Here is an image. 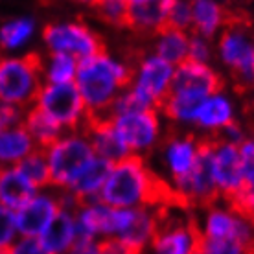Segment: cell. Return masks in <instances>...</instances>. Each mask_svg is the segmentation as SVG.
Returning a JSON list of instances; mask_svg holds the SVG:
<instances>
[{
  "mask_svg": "<svg viewBox=\"0 0 254 254\" xmlns=\"http://www.w3.org/2000/svg\"><path fill=\"white\" fill-rule=\"evenodd\" d=\"M229 13L216 0H191V32L214 39L229 24Z\"/></svg>",
  "mask_w": 254,
  "mask_h": 254,
  "instance_id": "7402d4cb",
  "label": "cell"
},
{
  "mask_svg": "<svg viewBox=\"0 0 254 254\" xmlns=\"http://www.w3.org/2000/svg\"><path fill=\"white\" fill-rule=\"evenodd\" d=\"M39 188L33 185L20 168L15 166H0V203L11 210L20 208Z\"/></svg>",
  "mask_w": 254,
  "mask_h": 254,
  "instance_id": "44dd1931",
  "label": "cell"
},
{
  "mask_svg": "<svg viewBox=\"0 0 254 254\" xmlns=\"http://www.w3.org/2000/svg\"><path fill=\"white\" fill-rule=\"evenodd\" d=\"M221 89V76L210 66V63H199V61L186 59L175 66L170 92H179V94L203 100L208 94Z\"/></svg>",
  "mask_w": 254,
  "mask_h": 254,
  "instance_id": "5bb4252c",
  "label": "cell"
},
{
  "mask_svg": "<svg viewBox=\"0 0 254 254\" xmlns=\"http://www.w3.org/2000/svg\"><path fill=\"white\" fill-rule=\"evenodd\" d=\"M203 100L191 98V96L186 94H179V92H170L166 96L164 102L160 103L159 111L160 115L166 116L168 120L177 124V126H193L199 103Z\"/></svg>",
  "mask_w": 254,
  "mask_h": 254,
  "instance_id": "83f0119b",
  "label": "cell"
},
{
  "mask_svg": "<svg viewBox=\"0 0 254 254\" xmlns=\"http://www.w3.org/2000/svg\"><path fill=\"white\" fill-rule=\"evenodd\" d=\"M37 149L32 134L22 124L0 129V166H15Z\"/></svg>",
  "mask_w": 254,
  "mask_h": 254,
  "instance_id": "cb8c5ba5",
  "label": "cell"
},
{
  "mask_svg": "<svg viewBox=\"0 0 254 254\" xmlns=\"http://www.w3.org/2000/svg\"><path fill=\"white\" fill-rule=\"evenodd\" d=\"M199 253L242 254L254 253V221L232 206L212 203L199 225Z\"/></svg>",
  "mask_w": 254,
  "mask_h": 254,
  "instance_id": "3957f363",
  "label": "cell"
},
{
  "mask_svg": "<svg viewBox=\"0 0 254 254\" xmlns=\"http://www.w3.org/2000/svg\"><path fill=\"white\" fill-rule=\"evenodd\" d=\"M33 105L52 118L63 131L85 129L90 120L89 109L74 81L43 83Z\"/></svg>",
  "mask_w": 254,
  "mask_h": 254,
  "instance_id": "8992f818",
  "label": "cell"
},
{
  "mask_svg": "<svg viewBox=\"0 0 254 254\" xmlns=\"http://www.w3.org/2000/svg\"><path fill=\"white\" fill-rule=\"evenodd\" d=\"M236 122V109L227 92L216 90L199 103L193 127L206 134L217 136L225 127Z\"/></svg>",
  "mask_w": 254,
  "mask_h": 254,
  "instance_id": "2e32d148",
  "label": "cell"
},
{
  "mask_svg": "<svg viewBox=\"0 0 254 254\" xmlns=\"http://www.w3.org/2000/svg\"><path fill=\"white\" fill-rule=\"evenodd\" d=\"M168 26L191 32V0H172Z\"/></svg>",
  "mask_w": 254,
  "mask_h": 254,
  "instance_id": "1f68e13d",
  "label": "cell"
},
{
  "mask_svg": "<svg viewBox=\"0 0 254 254\" xmlns=\"http://www.w3.org/2000/svg\"><path fill=\"white\" fill-rule=\"evenodd\" d=\"M85 133L89 134L96 155L113 162V164L126 159L127 155H131L126 144L120 140L118 133L115 131V127L111 126V122L105 116L103 118H90L89 124L85 126Z\"/></svg>",
  "mask_w": 254,
  "mask_h": 254,
  "instance_id": "d6986e66",
  "label": "cell"
},
{
  "mask_svg": "<svg viewBox=\"0 0 254 254\" xmlns=\"http://www.w3.org/2000/svg\"><path fill=\"white\" fill-rule=\"evenodd\" d=\"M19 236L15 210L0 203V254L11 253V247L15 245Z\"/></svg>",
  "mask_w": 254,
  "mask_h": 254,
  "instance_id": "f546056e",
  "label": "cell"
},
{
  "mask_svg": "<svg viewBox=\"0 0 254 254\" xmlns=\"http://www.w3.org/2000/svg\"><path fill=\"white\" fill-rule=\"evenodd\" d=\"M41 56L2 54L0 56V102L32 107L43 87Z\"/></svg>",
  "mask_w": 254,
  "mask_h": 254,
  "instance_id": "277c9868",
  "label": "cell"
},
{
  "mask_svg": "<svg viewBox=\"0 0 254 254\" xmlns=\"http://www.w3.org/2000/svg\"><path fill=\"white\" fill-rule=\"evenodd\" d=\"M113 162L102 159L94 155V159L90 160L89 164L83 168L81 172L77 173L76 179L68 185V188H64L66 191H70L72 195L77 199V203L83 201H90V199H98L100 191H102L103 185L109 177Z\"/></svg>",
  "mask_w": 254,
  "mask_h": 254,
  "instance_id": "ffe728a7",
  "label": "cell"
},
{
  "mask_svg": "<svg viewBox=\"0 0 254 254\" xmlns=\"http://www.w3.org/2000/svg\"><path fill=\"white\" fill-rule=\"evenodd\" d=\"M76 208H63L58 212V216L39 236L41 251L43 254H63L72 253L74 243L77 240V221Z\"/></svg>",
  "mask_w": 254,
  "mask_h": 254,
  "instance_id": "e0dca14e",
  "label": "cell"
},
{
  "mask_svg": "<svg viewBox=\"0 0 254 254\" xmlns=\"http://www.w3.org/2000/svg\"><path fill=\"white\" fill-rule=\"evenodd\" d=\"M214 56L212 48V39L203 37L199 33H190V46H188V59L199 61V63H210V59Z\"/></svg>",
  "mask_w": 254,
  "mask_h": 254,
  "instance_id": "d6a6232c",
  "label": "cell"
},
{
  "mask_svg": "<svg viewBox=\"0 0 254 254\" xmlns=\"http://www.w3.org/2000/svg\"><path fill=\"white\" fill-rule=\"evenodd\" d=\"M253 83H254V64H253Z\"/></svg>",
  "mask_w": 254,
  "mask_h": 254,
  "instance_id": "74e56055",
  "label": "cell"
},
{
  "mask_svg": "<svg viewBox=\"0 0 254 254\" xmlns=\"http://www.w3.org/2000/svg\"><path fill=\"white\" fill-rule=\"evenodd\" d=\"M37 33L33 17L20 15L0 22V54H20L28 48Z\"/></svg>",
  "mask_w": 254,
  "mask_h": 254,
  "instance_id": "603a6c76",
  "label": "cell"
},
{
  "mask_svg": "<svg viewBox=\"0 0 254 254\" xmlns=\"http://www.w3.org/2000/svg\"><path fill=\"white\" fill-rule=\"evenodd\" d=\"M11 253L15 254H43L39 238L33 236H19L15 245L11 247Z\"/></svg>",
  "mask_w": 254,
  "mask_h": 254,
  "instance_id": "d590c367",
  "label": "cell"
},
{
  "mask_svg": "<svg viewBox=\"0 0 254 254\" xmlns=\"http://www.w3.org/2000/svg\"><path fill=\"white\" fill-rule=\"evenodd\" d=\"M131 74L133 66L105 50L79 61L74 83L81 92L90 118L107 116L113 102L131 81Z\"/></svg>",
  "mask_w": 254,
  "mask_h": 254,
  "instance_id": "7a4b0ae2",
  "label": "cell"
},
{
  "mask_svg": "<svg viewBox=\"0 0 254 254\" xmlns=\"http://www.w3.org/2000/svg\"><path fill=\"white\" fill-rule=\"evenodd\" d=\"M159 229V208L157 206H134L116 208L115 236L124 249V254L142 253L151 247V242Z\"/></svg>",
  "mask_w": 254,
  "mask_h": 254,
  "instance_id": "ba28073f",
  "label": "cell"
},
{
  "mask_svg": "<svg viewBox=\"0 0 254 254\" xmlns=\"http://www.w3.org/2000/svg\"><path fill=\"white\" fill-rule=\"evenodd\" d=\"M61 208H63V203H61L59 188H54V186L39 188L20 208L15 210L19 234L39 238Z\"/></svg>",
  "mask_w": 254,
  "mask_h": 254,
  "instance_id": "4fadbf2b",
  "label": "cell"
},
{
  "mask_svg": "<svg viewBox=\"0 0 254 254\" xmlns=\"http://www.w3.org/2000/svg\"><path fill=\"white\" fill-rule=\"evenodd\" d=\"M22 126L26 127V131H28V133L32 134L35 146L41 147V149L48 147L54 140L59 138V136L64 133L63 129H61L56 122L52 120V118H48L43 111H39L35 105L26 109Z\"/></svg>",
  "mask_w": 254,
  "mask_h": 254,
  "instance_id": "4316f807",
  "label": "cell"
},
{
  "mask_svg": "<svg viewBox=\"0 0 254 254\" xmlns=\"http://www.w3.org/2000/svg\"><path fill=\"white\" fill-rule=\"evenodd\" d=\"M210 140V170L217 193L223 199L238 193L243 188V164L240 144L214 136Z\"/></svg>",
  "mask_w": 254,
  "mask_h": 254,
  "instance_id": "7c38bea8",
  "label": "cell"
},
{
  "mask_svg": "<svg viewBox=\"0 0 254 254\" xmlns=\"http://www.w3.org/2000/svg\"><path fill=\"white\" fill-rule=\"evenodd\" d=\"M105 118L115 127V131L131 155L144 157L160 142L162 120H160L159 109H136V111H127L118 115H109Z\"/></svg>",
  "mask_w": 254,
  "mask_h": 254,
  "instance_id": "52a82bcc",
  "label": "cell"
},
{
  "mask_svg": "<svg viewBox=\"0 0 254 254\" xmlns=\"http://www.w3.org/2000/svg\"><path fill=\"white\" fill-rule=\"evenodd\" d=\"M79 59L64 52H48L45 59L41 58V72L45 83H72L76 81Z\"/></svg>",
  "mask_w": 254,
  "mask_h": 254,
  "instance_id": "484cf974",
  "label": "cell"
},
{
  "mask_svg": "<svg viewBox=\"0 0 254 254\" xmlns=\"http://www.w3.org/2000/svg\"><path fill=\"white\" fill-rule=\"evenodd\" d=\"M190 33L188 30H179L173 26H166L153 37V54H157L164 61L177 66L188 59V46H190Z\"/></svg>",
  "mask_w": 254,
  "mask_h": 254,
  "instance_id": "d4e9b609",
  "label": "cell"
},
{
  "mask_svg": "<svg viewBox=\"0 0 254 254\" xmlns=\"http://www.w3.org/2000/svg\"><path fill=\"white\" fill-rule=\"evenodd\" d=\"M217 58L236 76L238 81L253 83L254 37L247 26L230 19L217 35Z\"/></svg>",
  "mask_w": 254,
  "mask_h": 254,
  "instance_id": "9c48e42d",
  "label": "cell"
},
{
  "mask_svg": "<svg viewBox=\"0 0 254 254\" xmlns=\"http://www.w3.org/2000/svg\"><path fill=\"white\" fill-rule=\"evenodd\" d=\"M172 0H140L129 2L127 7V24L131 30L146 35H155L168 26Z\"/></svg>",
  "mask_w": 254,
  "mask_h": 254,
  "instance_id": "ac0fdd59",
  "label": "cell"
},
{
  "mask_svg": "<svg viewBox=\"0 0 254 254\" xmlns=\"http://www.w3.org/2000/svg\"><path fill=\"white\" fill-rule=\"evenodd\" d=\"M243 164V186L254 191V138H245L240 144Z\"/></svg>",
  "mask_w": 254,
  "mask_h": 254,
  "instance_id": "836d02e7",
  "label": "cell"
},
{
  "mask_svg": "<svg viewBox=\"0 0 254 254\" xmlns=\"http://www.w3.org/2000/svg\"><path fill=\"white\" fill-rule=\"evenodd\" d=\"M127 2H140V0H127Z\"/></svg>",
  "mask_w": 254,
  "mask_h": 254,
  "instance_id": "f35d334b",
  "label": "cell"
},
{
  "mask_svg": "<svg viewBox=\"0 0 254 254\" xmlns=\"http://www.w3.org/2000/svg\"><path fill=\"white\" fill-rule=\"evenodd\" d=\"M77 2H81V4H87V6H94L98 0H77Z\"/></svg>",
  "mask_w": 254,
  "mask_h": 254,
  "instance_id": "8d00e7d4",
  "label": "cell"
},
{
  "mask_svg": "<svg viewBox=\"0 0 254 254\" xmlns=\"http://www.w3.org/2000/svg\"><path fill=\"white\" fill-rule=\"evenodd\" d=\"M17 166H19L20 172L24 173L26 177L30 179L37 188L50 186V166H48V160H46L45 149H41V147L33 149Z\"/></svg>",
  "mask_w": 254,
  "mask_h": 254,
  "instance_id": "f1b7e54d",
  "label": "cell"
},
{
  "mask_svg": "<svg viewBox=\"0 0 254 254\" xmlns=\"http://www.w3.org/2000/svg\"><path fill=\"white\" fill-rule=\"evenodd\" d=\"M45 153L50 166V186L61 190L68 188L77 173L96 155L85 129L64 131L50 146L45 147Z\"/></svg>",
  "mask_w": 254,
  "mask_h": 254,
  "instance_id": "5b68a950",
  "label": "cell"
},
{
  "mask_svg": "<svg viewBox=\"0 0 254 254\" xmlns=\"http://www.w3.org/2000/svg\"><path fill=\"white\" fill-rule=\"evenodd\" d=\"M98 15L107 24L113 26H126L127 24V0H98L94 4Z\"/></svg>",
  "mask_w": 254,
  "mask_h": 254,
  "instance_id": "4dcf8cb0",
  "label": "cell"
},
{
  "mask_svg": "<svg viewBox=\"0 0 254 254\" xmlns=\"http://www.w3.org/2000/svg\"><path fill=\"white\" fill-rule=\"evenodd\" d=\"M41 39L48 52H64L79 61L103 50L102 39L83 22H52L43 28Z\"/></svg>",
  "mask_w": 254,
  "mask_h": 254,
  "instance_id": "8fae6325",
  "label": "cell"
},
{
  "mask_svg": "<svg viewBox=\"0 0 254 254\" xmlns=\"http://www.w3.org/2000/svg\"><path fill=\"white\" fill-rule=\"evenodd\" d=\"M98 199L116 208H159L170 201H177L170 185L147 168L142 155H127L126 159L111 166L109 177Z\"/></svg>",
  "mask_w": 254,
  "mask_h": 254,
  "instance_id": "6da1fadb",
  "label": "cell"
},
{
  "mask_svg": "<svg viewBox=\"0 0 254 254\" xmlns=\"http://www.w3.org/2000/svg\"><path fill=\"white\" fill-rule=\"evenodd\" d=\"M175 66L164 61L157 54H146L133 66L129 87L142 98L147 107L159 109L170 94Z\"/></svg>",
  "mask_w": 254,
  "mask_h": 254,
  "instance_id": "30bf717a",
  "label": "cell"
},
{
  "mask_svg": "<svg viewBox=\"0 0 254 254\" xmlns=\"http://www.w3.org/2000/svg\"><path fill=\"white\" fill-rule=\"evenodd\" d=\"M203 140L191 134H177L166 140L162 149V160L170 175V183L186 177L195 168L199 155H201Z\"/></svg>",
  "mask_w": 254,
  "mask_h": 254,
  "instance_id": "9a60e30c",
  "label": "cell"
},
{
  "mask_svg": "<svg viewBox=\"0 0 254 254\" xmlns=\"http://www.w3.org/2000/svg\"><path fill=\"white\" fill-rule=\"evenodd\" d=\"M24 115H26L24 107L13 105V103L0 102V129L22 124V120H24Z\"/></svg>",
  "mask_w": 254,
  "mask_h": 254,
  "instance_id": "e575fe53",
  "label": "cell"
}]
</instances>
